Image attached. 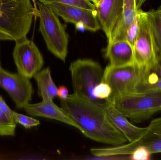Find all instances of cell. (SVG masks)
Here are the masks:
<instances>
[{"instance_id":"ba28073f","label":"cell","mask_w":161,"mask_h":160,"mask_svg":"<svg viewBox=\"0 0 161 160\" xmlns=\"http://www.w3.org/2000/svg\"><path fill=\"white\" fill-rule=\"evenodd\" d=\"M15 41L13 57L18 73L31 79L43 66L42 54L35 43L26 36Z\"/></svg>"},{"instance_id":"8fae6325","label":"cell","mask_w":161,"mask_h":160,"mask_svg":"<svg viewBox=\"0 0 161 160\" xmlns=\"http://www.w3.org/2000/svg\"><path fill=\"white\" fill-rule=\"evenodd\" d=\"M47 5L66 22L74 23L77 27L80 25L91 32H97L101 28L96 10L59 3H52Z\"/></svg>"},{"instance_id":"8992f818","label":"cell","mask_w":161,"mask_h":160,"mask_svg":"<svg viewBox=\"0 0 161 160\" xmlns=\"http://www.w3.org/2000/svg\"><path fill=\"white\" fill-rule=\"evenodd\" d=\"M146 75L145 69L135 64L119 67L107 66L104 70L102 82L110 86L112 93L107 99L136 93L137 85Z\"/></svg>"},{"instance_id":"9a60e30c","label":"cell","mask_w":161,"mask_h":160,"mask_svg":"<svg viewBox=\"0 0 161 160\" xmlns=\"http://www.w3.org/2000/svg\"><path fill=\"white\" fill-rule=\"evenodd\" d=\"M107 102L106 111L111 123L123 133L129 142H132L139 139L144 132L146 127H139L134 126L128 121L126 116L107 101Z\"/></svg>"},{"instance_id":"52a82bcc","label":"cell","mask_w":161,"mask_h":160,"mask_svg":"<svg viewBox=\"0 0 161 160\" xmlns=\"http://www.w3.org/2000/svg\"><path fill=\"white\" fill-rule=\"evenodd\" d=\"M138 13L139 29L134 45L135 63L145 69L147 74L156 62L158 50L147 13L140 8Z\"/></svg>"},{"instance_id":"6da1fadb","label":"cell","mask_w":161,"mask_h":160,"mask_svg":"<svg viewBox=\"0 0 161 160\" xmlns=\"http://www.w3.org/2000/svg\"><path fill=\"white\" fill-rule=\"evenodd\" d=\"M61 108L87 138L102 143L122 145L127 139L111 123L106 107L75 94L60 99Z\"/></svg>"},{"instance_id":"30bf717a","label":"cell","mask_w":161,"mask_h":160,"mask_svg":"<svg viewBox=\"0 0 161 160\" xmlns=\"http://www.w3.org/2000/svg\"><path fill=\"white\" fill-rule=\"evenodd\" d=\"M0 87L4 89L16 104L24 109L32 100L33 88L30 79L19 73H10L0 67Z\"/></svg>"},{"instance_id":"5bb4252c","label":"cell","mask_w":161,"mask_h":160,"mask_svg":"<svg viewBox=\"0 0 161 160\" xmlns=\"http://www.w3.org/2000/svg\"><path fill=\"white\" fill-rule=\"evenodd\" d=\"M105 56L111 66L119 67L135 64L134 49L126 40H119L108 44Z\"/></svg>"},{"instance_id":"277c9868","label":"cell","mask_w":161,"mask_h":160,"mask_svg":"<svg viewBox=\"0 0 161 160\" xmlns=\"http://www.w3.org/2000/svg\"><path fill=\"white\" fill-rule=\"evenodd\" d=\"M69 70L74 94L106 107V100L97 99L93 95L94 89L103 80L101 66L91 59H78L70 64Z\"/></svg>"},{"instance_id":"4316f807","label":"cell","mask_w":161,"mask_h":160,"mask_svg":"<svg viewBox=\"0 0 161 160\" xmlns=\"http://www.w3.org/2000/svg\"><path fill=\"white\" fill-rule=\"evenodd\" d=\"M0 108L10 117L11 119L14 120L13 118V111L9 108L7 104L5 102L3 97L0 95Z\"/></svg>"},{"instance_id":"4dcf8cb0","label":"cell","mask_w":161,"mask_h":160,"mask_svg":"<svg viewBox=\"0 0 161 160\" xmlns=\"http://www.w3.org/2000/svg\"><path fill=\"white\" fill-rule=\"evenodd\" d=\"M147 0H136V8L137 9L141 8L142 6Z\"/></svg>"},{"instance_id":"3957f363","label":"cell","mask_w":161,"mask_h":160,"mask_svg":"<svg viewBox=\"0 0 161 160\" xmlns=\"http://www.w3.org/2000/svg\"><path fill=\"white\" fill-rule=\"evenodd\" d=\"M132 121L140 123L161 111V93H137L106 99Z\"/></svg>"},{"instance_id":"f1b7e54d","label":"cell","mask_w":161,"mask_h":160,"mask_svg":"<svg viewBox=\"0 0 161 160\" xmlns=\"http://www.w3.org/2000/svg\"><path fill=\"white\" fill-rule=\"evenodd\" d=\"M0 40H14V39L10 35L0 31Z\"/></svg>"},{"instance_id":"cb8c5ba5","label":"cell","mask_w":161,"mask_h":160,"mask_svg":"<svg viewBox=\"0 0 161 160\" xmlns=\"http://www.w3.org/2000/svg\"><path fill=\"white\" fill-rule=\"evenodd\" d=\"M139 29V16L138 11L136 18L132 23L130 24L127 31L126 40L133 47L134 49V45L135 40L138 34Z\"/></svg>"},{"instance_id":"7a4b0ae2","label":"cell","mask_w":161,"mask_h":160,"mask_svg":"<svg viewBox=\"0 0 161 160\" xmlns=\"http://www.w3.org/2000/svg\"><path fill=\"white\" fill-rule=\"evenodd\" d=\"M34 17L31 0H0V31L14 40L26 36Z\"/></svg>"},{"instance_id":"5b68a950","label":"cell","mask_w":161,"mask_h":160,"mask_svg":"<svg viewBox=\"0 0 161 160\" xmlns=\"http://www.w3.org/2000/svg\"><path fill=\"white\" fill-rule=\"evenodd\" d=\"M37 4L39 10V30L48 50L63 62L68 54L69 35L57 14L39 1Z\"/></svg>"},{"instance_id":"d6a6232c","label":"cell","mask_w":161,"mask_h":160,"mask_svg":"<svg viewBox=\"0 0 161 160\" xmlns=\"http://www.w3.org/2000/svg\"><path fill=\"white\" fill-rule=\"evenodd\" d=\"M1 62H0V67H1Z\"/></svg>"},{"instance_id":"2e32d148","label":"cell","mask_w":161,"mask_h":160,"mask_svg":"<svg viewBox=\"0 0 161 160\" xmlns=\"http://www.w3.org/2000/svg\"><path fill=\"white\" fill-rule=\"evenodd\" d=\"M137 11L136 0H124L123 12L115 23L108 44L119 40H126L127 31L135 19Z\"/></svg>"},{"instance_id":"83f0119b","label":"cell","mask_w":161,"mask_h":160,"mask_svg":"<svg viewBox=\"0 0 161 160\" xmlns=\"http://www.w3.org/2000/svg\"><path fill=\"white\" fill-rule=\"evenodd\" d=\"M69 91L65 85H61L58 88L57 96L60 99H65L69 96Z\"/></svg>"},{"instance_id":"603a6c76","label":"cell","mask_w":161,"mask_h":160,"mask_svg":"<svg viewBox=\"0 0 161 160\" xmlns=\"http://www.w3.org/2000/svg\"><path fill=\"white\" fill-rule=\"evenodd\" d=\"M112 89L110 86L104 82L97 85L93 90V95L97 99L106 100L110 95Z\"/></svg>"},{"instance_id":"484cf974","label":"cell","mask_w":161,"mask_h":160,"mask_svg":"<svg viewBox=\"0 0 161 160\" xmlns=\"http://www.w3.org/2000/svg\"><path fill=\"white\" fill-rule=\"evenodd\" d=\"M152 154L144 147H137L130 155V159L132 160H148L151 159Z\"/></svg>"},{"instance_id":"d6986e66","label":"cell","mask_w":161,"mask_h":160,"mask_svg":"<svg viewBox=\"0 0 161 160\" xmlns=\"http://www.w3.org/2000/svg\"><path fill=\"white\" fill-rule=\"evenodd\" d=\"M17 123L0 108V136H14Z\"/></svg>"},{"instance_id":"44dd1931","label":"cell","mask_w":161,"mask_h":160,"mask_svg":"<svg viewBox=\"0 0 161 160\" xmlns=\"http://www.w3.org/2000/svg\"><path fill=\"white\" fill-rule=\"evenodd\" d=\"M38 1L46 5L52 3H59L64 4L76 6L92 10H96L95 5L92 3L91 0H38Z\"/></svg>"},{"instance_id":"f546056e","label":"cell","mask_w":161,"mask_h":160,"mask_svg":"<svg viewBox=\"0 0 161 160\" xmlns=\"http://www.w3.org/2000/svg\"><path fill=\"white\" fill-rule=\"evenodd\" d=\"M33 2V4H34V17H35L36 19L37 18V17H39V10L37 7V4L36 0H32Z\"/></svg>"},{"instance_id":"e0dca14e","label":"cell","mask_w":161,"mask_h":160,"mask_svg":"<svg viewBox=\"0 0 161 160\" xmlns=\"http://www.w3.org/2000/svg\"><path fill=\"white\" fill-rule=\"evenodd\" d=\"M38 88L39 95L44 100H53L57 96L58 88L54 82L49 68L38 72L34 77Z\"/></svg>"},{"instance_id":"d4e9b609","label":"cell","mask_w":161,"mask_h":160,"mask_svg":"<svg viewBox=\"0 0 161 160\" xmlns=\"http://www.w3.org/2000/svg\"><path fill=\"white\" fill-rule=\"evenodd\" d=\"M161 80V54H159L157 60L144 80Z\"/></svg>"},{"instance_id":"7c38bea8","label":"cell","mask_w":161,"mask_h":160,"mask_svg":"<svg viewBox=\"0 0 161 160\" xmlns=\"http://www.w3.org/2000/svg\"><path fill=\"white\" fill-rule=\"evenodd\" d=\"M124 0H100L96 6L97 15L101 28L108 41L124 8Z\"/></svg>"},{"instance_id":"1f68e13d","label":"cell","mask_w":161,"mask_h":160,"mask_svg":"<svg viewBox=\"0 0 161 160\" xmlns=\"http://www.w3.org/2000/svg\"><path fill=\"white\" fill-rule=\"evenodd\" d=\"M91 1L93 2L94 4H95V6H96L97 5L98 3H99V1H100V0H91Z\"/></svg>"},{"instance_id":"ac0fdd59","label":"cell","mask_w":161,"mask_h":160,"mask_svg":"<svg viewBox=\"0 0 161 160\" xmlns=\"http://www.w3.org/2000/svg\"><path fill=\"white\" fill-rule=\"evenodd\" d=\"M151 23L158 53L161 54V9H151L147 12Z\"/></svg>"},{"instance_id":"ffe728a7","label":"cell","mask_w":161,"mask_h":160,"mask_svg":"<svg viewBox=\"0 0 161 160\" xmlns=\"http://www.w3.org/2000/svg\"><path fill=\"white\" fill-rule=\"evenodd\" d=\"M161 93V80H143L137 85V93Z\"/></svg>"},{"instance_id":"836d02e7","label":"cell","mask_w":161,"mask_h":160,"mask_svg":"<svg viewBox=\"0 0 161 160\" xmlns=\"http://www.w3.org/2000/svg\"><path fill=\"white\" fill-rule=\"evenodd\" d=\"M160 8V9H161V6L160 7V8Z\"/></svg>"},{"instance_id":"9c48e42d","label":"cell","mask_w":161,"mask_h":160,"mask_svg":"<svg viewBox=\"0 0 161 160\" xmlns=\"http://www.w3.org/2000/svg\"><path fill=\"white\" fill-rule=\"evenodd\" d=\"M144 147L152 154L161 153V117L153 119L142 135L132 142L104 148L106 157L130 156L137 147Z\"/></svg>"},{"instance_id":"4fadbf2b","label":"cell","mask_w":161,"mask_h":160,"mask_svg":"<svg viewBox=\"0 0 161 160\" xmlns=\"http://www.w3.org/2000/svg\"><path fill=\"white\" fill-rule=\"evenodd\" d=\"M27 114L57 120L79 130V127L68 116L64 110L57 106L53 100H44L39 103H28L24 108Z\"/></svg>"},{"instance_id":"7402d4cb","label":"cell","mask_w":161,"mask_h":160,"mask_svg":"<svg viewBox=\"0 0 161 160\" xmlns=\"http://www.w3.org/2000/svg\"><path fill=\"white\" fill-rule=\"evenodd\" d=\"M13 118L16 123H19L25 128L30 129L40 124L39 120L30 116L18 113L13 111Z\"/></svg>"}]
</instances>
